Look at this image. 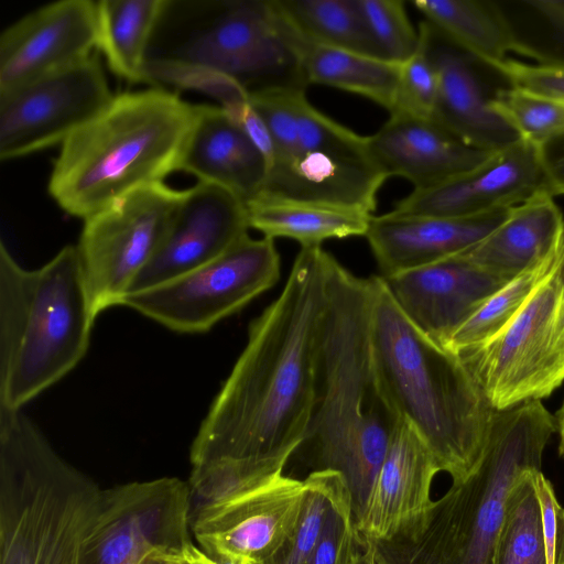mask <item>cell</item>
Segmentation results:
<instances>
[{
	"label": "cell",
	"instance_id": "6da1fadb",
	"mask_svg": "<svg viewBox=\"0 0 564 564\" xmlns=\"http://www.w3.org/2000/svg\"><path fill=\"white\" fill-rule=\"evenodd\" d=\"M330 257L322 246L301 247L279 297L250 323L192 443V469L296 453L314 404Z\"/></svg>",
	"mask_w": 564,
	"mask_h": 564
},
{
	"label": "cell",
	"instance_id": "7a4b0ae2",
	"mask_svg": "<svg viewBox=\"0 0 564 564\" xmlns=\"http://www.w3.org/2000/svg\"><path fill=\"white\" fill-rule=\"evenodd\" d=\"M328 295L314 404L299 448H310L314 470L343 476L357 521L401 416L375 366L369 278L354 275L332 256Z\"/></svg>",
	"mask_w": 564,
	"mask_h": 564
},
{
	"label": "cell",
	"instance_id": "3957f363",
	"mask_svg": "<svg viewBox=\"0 0 564 564\" xmlns=\"http://www.w3.org/2000/svg\"><path fill=\"white\" fill-rule=\"evenodd\" d=\"M144 72L151 87L195 90L219 106L307 86L272 0H165Z\"/></svg>",
	"mask_w": 564,
	"mask_h": 564
},
{
	"label": "cell",
	"instance_id": "277c9868",
	"mask_svg": "<svg viewBox=\"0 0 564 564\" xmlns=\"http://www.w3.org/2000/svg\"><path fill=\"white\" fill-rule=\"evenodd\" d=\"M369 282L370 339L383 391L426 443L440 470L462 481L482 457L496 410L460 355L421 333L381 275Z\"/></svg>",
	"mask_w": 564,
	"mask_h": 564
},
{
	"label": "cell",
	"instance_id": "5b68a950",
	"mask_svg": "<svg viewBox=\"0 0 564 564\" xmlns=\"http://www.w3.org/2000/svg\"><path fill=\"white\" fill-rule=\"evenodd\" d=\"M196 120V104L163 87L115 95L73 133L55 158L47 192L83 220L129 194L164 183L180 164Z\"/></svg>",
	"mask_w": 564,
	"mask_h": 564
},
{
	"label": "cell",
	"instance_id": "8992f818",
	"mask_svg": "<svg viewBox=\"0 0 564 564\" xmlns=\"http://www.w3.org/2000/svg\"><path fill=\"white\" fill-rule=\"evenodd\" d=\"M557 431L541 400L495 411L476 468L437 500L412 533L377 543L390 564H492L508 500L530 471L541 470Z\"/></svg>",
	"mask_w": 564,
	"mask_h": 564
},
{
	"label": "cell",
	"instance_id": "52a82bcc",
	"mask_svg": "<svg viewBox=\"0 0 564 564\" xmlns=\"http://www.w3.org/2000/svg\"><path fill=\"white\" fill-rule=\"evenodd\" d=\"M94 315L76 246L29 270L0 243V406L18 410L87 352Z\"/></svg>",
	"mask_w": 564,
	"mask_h": 564
},
{
	"label": "cell",
	"instance_id": "ba28073f",
	"mask_svg": "<svg viewBox=\"0 0 564 564\" xmlns=\"http://www.w3.org/2000/svg\"><path fill=\"white\" fill-rule=\"evenodd\" d=\"M101 492L21 409L0 406V564H79Z\"/></svg>",
	"mask_w": 564,
	"mask_h": 564
},
{
	"label": "cell",
	"instance_id": "9c48e42d",
	"mask_svg": "<svg viewBox=\"0 0 564 564\" xmlns=\"http://www.w3.org/2000/svg\"><path fill=\"white\" fill-rule=\"evenodd\" d=\"M496 410L550 397L564 381V230L553 267L495 337L458 352Z\"/></svg>",
	"mask_w": 564,
	"mask_h": 564
},
{
	"label": "cell",
	"instance_id": "30bf717a",
	"mask_svg": "<svg viewBox=\"0 0 564 564\" xmlns=\"http://www.w3.org/2000/svg\"><path fill=\"white\" fill-rule=\"evenodd\" d=\"M279 276L280 256L274 239L248 235L193 271L124 295L120 305L178 333H204L271 289Z\"/></svg>",
	"mask_w": 564,
	"mask_h": 564
},
{
	"label": "cell",
	"instance_id": "8fae6325",
	"mask_svg": "<svg viewBox=\"0 0 564 564\" xmlns=\"http://www.w3.org/2000/svg\"><path fill=\"white\" fill-rule=\"evenodd\" d=\"M185 189L140 188L83 220L77 250L94 315L120 305L159 249Z\"/></svg>",
	"mask_w": 564,
	"mask_h": 564
},
{
	"label": "cell",
	"instance_id": "7c38bea8",
	"mask_svg": "<svg viewBox=\"0 0 564 564\" xmlns=\"http://www.w3.org/2000/svg\"><path fill=\"white\" fill-rule=\"evenodd\" d=\"M191 488L176 477L102 489L80 549L79 564H139L153 550L188 554Z\"/></svg>",
	"mask_w": 564,
	"mask_h": 564
},
{
	"label": "cell",
	"instance_id": "4fadbf2b",
	"mask_svg": "<svg viewBox=\"0 0 564 564\" xmlns=\"http://www.w3.org/2000/svg\"><path fill=\"white\" fill-rule=\"evenodd\" d=\"M113 97L97 52L0 95V159L63 144Z\"/></svg>",
	"mask_w": 564,
	"mask_h": 564
},
{
	"label": "cell",
	"instance_id": "5bb4252c",
	"mask_svg": "<svg viewBox=\"0 0 564 564\" xmlns=\"http://www.w3.org/2000/svg\"><path fill=\"white\" fill-rule=\"evenodd\" d=\"M305 490L304 480L283 475L234 500H191L192 535L212 558L230 556L261 564L281 549L293 531Z\"/></svg>",
	"mask_w": 564,
	"mask_h": 564
},
{
	"label": "cell",
	"instance_id": "9a60e30c",
	"mask_svg": "<svg viewBox=\"0 0 564 564\" xmlns=\"http://www.w3.org/2000/svg\"><path fill=\"white\" fill-rule=\"evenodd\" d=\"M554 196L540 148L519 139L476 169L442 185L413 189L390 212L400 216H474Z\"/></svg>",
	"mask_w": 564,
	"mask_h": 564
},
{
	"label": "cell",
	"instance_id": "2e32d148",
	"mask_svg": "<svg viewBox=\"0 0 564 564\" xmlns=\"http://www.w3.org/2000/svg\"><path fill=\"white\" fill-rule=\"evenodd\" d=\"M249 229L246 204L238 196L197 182L185 189L159 249L127 294L163 284L213 261L247 237Z\"/></svg>",
	"mask_w": 564,
	"mask_h": 564
},
{
	"label": "cell",
	"instance_id": "e0dca14e",
	"mask_svg": "<svg viewBox=\"0 0 564 564\" xmlns=\"http://www.w3.org/2000/svg\"><path fill=\"white\" fill-rule=\"evenodd\" d=\"M96 51V1L59 0L40 7L1 33L0 95L74 65Z\"/></svg>",
	"mask_w": 564,
	"mask_h": 564
},
{
	"label": "cell",
	"instance_id": "ac0fdd59",
	"mask_svg": "<svg viewBox=\"0 0 564 564\" xmlns=\"http://www.w3.org/2000/svg\"><path fill=\"white\" fill-rule=\"evenodd\" d=\"M382 279L409 321L445 348L476 310L509 282L459 253Z\"/></svg>",
	"mask_w": 564,
	"mask_h": 564
},
{
	"label": "cell",
	"instance_id": "d6986e66",
	"mask_svg": "<svg viewBox=\"0 0 564 564\" xmlns=\"http://www.w3.org/2000/svg\"><path fill=\"white\" fill-rule=\"evenodd\" d=\"M440 471L426 443L401 419L362 513L355 521L358 533L379 544L412 533L433 506L431 487Z\"/></svg>",
	"mask_w": 564,
	"mask_h": 564
},
{
	"label": "cell",
	"instance_id": "ffe728a7",
	"mask_svg": "<svg viewBox=\"0 0 564 564\" xmlns=\"http://www.w3.org/2000/svg\"><path fill=\"white\" fill-rule=\"evenodd\" d=\"M419 35L438 80L433 119L482 151L496 152L518 141L516 131L491 108L476 59L426 20L421 21Z\"/></svg>",
	"mask_w": 564,
	"mask_h": 564
},
{
	"label": "cell",
	"instance_id": "44dd1931",
	"mask_svg": "<svg viewBox=\"0 0 564 564\" xmlns=\"http://www.w3.org/2000/svg\"><path fill=\"white\" fill-rule=\"evenodd\" d=\"M370 154L387 177L399 176L413 189L449 182L484 163L494 152L473 148L433 118L390 115L368 137Z\"/></svg>",
	"mask_w": 564,
	"mask_h": 564
},
{
	"label": "cell",
	"instance_id": "7402d4cb",
	"mask_svg": "<svg viewBox=\"0 0 564 564\" xmlns=\"http://www.w3.org/2000/svg\"><path fill=\"white\" fill-rule=\"evenodd\" d=\"M387 178L370 153L317 151L274 160L258 196L372 215L378 191Z\"/></svg>",
	"mask_w": 564,
	"mask_h": 564
},
{
	"label": "cell",
	"instance_id": "603a6c76",
	"mask_svg": "<svg viewBox=\"0 0 564 564\" xmlns=\"http://www.w3.org/2000/svg\"><path fill=\"white\" fill-rule=\"evenodd\" d=\"M509 209L462 217L389 212L371 217L365 237L382 276H391L467 250L502 223Z\"/></svg>",
	"mask_w": 564,
	"mask_h": 564
},
{
	"label": "cell",
	"instance_id": "cb8c5ba5",
	"mask_svg": "<svg viewBox=\"0 0 564 564\" xmlns=\"http://www.w3.org/2000/svg\"><path fill=\"white\" fill-rule=\"evenodd\" d=\"M180 172L220 186L246 204L261 193L268 163L219 105L196 104V120Z\"/></svg>",
	"mask_w": 564,
	"mask_h": 564
},
{
	"label": "cell",
	"instance_id": "d4e9b609",
	"mask_svg": "<svg viewBox=\"0 0 564 564\" xmlns=\"http://www.w3.org/2000/svg\"><path fill=\"white\" fill-rule=\"evenodd\" d=\"M563 230L562 210L553 195L543 193L510 208L487 237L459 254L510 281L551 256Z\"/></svg>",
	"mask_w": 564,
	"mask_h": 564
},
{
	"label": "cell",
	"instance_id": "484cf974",
	"mask_svg": "<svg viewBox=\"0 0 564 564\" xmlns=\"http://www.w3.org/2000/svg\"><path fill=\"white\" fill-rule=\"evenodd\" d=\"M249 100L270 130L274 144L271 163L317 151L370 152L368 137L357 134L314 108L305 89L271 90L249 96Z\"/></svg>",
	"mask_w": 564,
	"mask_h": 564
},
{
	"label": "cell",
	"instance_id": "4316f807",
	"mask_svg": "<svg viewBox=\"0 0 564 564\" xmlns=\"http://www.w3.org/2000/svg\"><path fill=\"white\" fill-rule=\"evenodd\" d=\"M272 2L280 28L297 56L306 85H325L358 94L392 112L401 65L306 41L284 21L274 0Z\"/></svg>",
	"mask_w": 564,
	"mask_h": 564
},
{
	"label": "cell",
	"instance_id": "83f0119b",
	"mask_svg": "<svg viewBox=\"0 0 564 564\" xmlns=\"http://www.w3.org/2000/svg\"><path fill=\"white\" fill-rule=\"evenodd\" d=\"M412 4L451 41L491 68L506 61L509 52L522 55L517 31L497 2L415 0Z\"/></svg>",
	"mask_w": 564,
	"mask_h": 564
},
{
	"label": "cell",
	"instance_id": "f1b7e54d",
	"mask_svg": "<svg viewBox=\"0 0 564 564\" xmlns=\"http://www.w3.org/2000/svg\"><path fill=\"white\" fill-rule=\"evenodd\" d=\"M248 221L269 238H290L302 247L328 239L365 236L373 215L358 210L258 196L246 203Z\"/></svg>",
	"mask_w": 564,
	"mask_h": 564
},
{
	"label": "cell",
	"instance_id": "f546056e",
	"mask_svg": "<svg viewBox=\"0 0 564 564\" xmlns=\"http://www.w3.org/2000/svg\"><path fill=\"white\" fill-rule=\"evenodd\" d=\"M165 0L96 1L97 51L130 84H147L148 47Z\"/></svg>",
	"mask_w": 564,
	"mask_h": 564
},
{
	"label": "cell",
	"instance_id": "4dcf8cb0",
	"mask_svg": "<svg viewBox=\"0 0 564 564\" xmlns=\"http://www.w3.org/2000/svg\"><path fill=\"white\" fill-rule=\"evenodd\" d=\"M274 4L306 41L377 58L357 0H274Z\"/></svg>",
	"mask_w": 564,
	"mask_h": 564
},
{
	"label": "cell",
	"instance_id": "1f68e13d",
	"mask_svg": "<svg viewBox=\"0 0 564 564\" xmlns=\"http://www.w3.org/2000/svg\"><path fill=\"white\" fill-rule=\"evenodd\" d=\"M538 471L527 474L510 494L492 564H547L542 510L534 482Z\"/></svg>",
	"mask_w": 564,
	"mask_h": 564
},
{
	"label": "cell",
	"instance_id": "d6a6232c",
	"mask_svg": "<svg viewBox=\"0 0 564 564\" xmlns=\"http://www.w3.org/2000/svg\"><path fill=\"white\" fill-rule=\"evenodd\" d=\"M558 246L545 260L525 270L490 295L455 332L446 348L458 354L485 344L501 332L549 273Z\"/></svg>",
	"mask_w": 564,
	"mask_h": 564
},
{
	"label": "cell",
	"instance_id": "836d02e7",
	"mask_svg": "<svg viewBox=\"0 0 564 564\" xmlns=\"http://www.w3.org/2000/svg\"><path fill=\"white\" fill-rule=\"evenodd\" d=\"M491 108L520 139L542 149L564 135V102L509 86L490 98Z\"/></svg>",
	"mask_w": 564,
	"mask_h": 564
},
{
	"label": "cell",
	"instance_id": "e575fe53",
	"mask_svg": "<svg viewBox=\"0 0 564 564\" xmlns=\"http://www.w3.org/2000/svg\"><path fill=\"white\" fill-rule=\"evenodd\" d=\"M377 58L401 65L420 47L403 1L357 0Z\"/></svg>",
	"mask_w": 564,
	"mask_h": 564
},
{
	"label": "cell",
	"instance_id": "d590c367",
	"mask_svg": "<svg viewBox=\"0 0 564 564\" xmlns=\"http://www.w3.org/2000/svg\"><path fill=\"white\" fill-rule=\"evenodd\" d=\"M332 474L333 470L321 469L307 475L303 506L293 531L281 549L261 564H305L325 524Z\"/></svg>",
	"mask_w": 564,
	"mask_h": 564
},
{
	"label": "cell",
	"instance_id": "8d00e7d4",
	"mask_svg": "<svg viewBox=\"0 0 564 564\" xmlns=\"http://www.w3.org/2000/svg\"><path fill=\"white\" fill-rule=\"evenodd\" d=\"M437 90L436 72L420 45L417 52L401 64L397 100L390 115L433 118Z\"/></svg>",
	"mask_w": 564,
	"mask_h": 564
},
{
	"label": "cell",
	"instance_id": "74e56055",
	"mask_svg": "<svg viewBox=\"0 0 564 564\" xmlns=\"http://www.w3.org/2000/svg\"><path fill=\"white\" fill-rule=\"evenodd\" d=\"M330 503L321 538L305 564H337L347 529L355 523L350 491L343 476L333 470Z\"/></svg>",
	"mask_w": 564,
	"mask_h": 564
},
{
	"label": "cell",
	"instance_id": "f35d334b",
	"mask_svg": "<svg viewBox=\"0 0 564 564\" xmlns=\"http://www.w3.org/2000/svg\"><path fill=\"white\" fill-rule=\"evenodd\" d=\"M510 86L564 102V65L525 64L507 58L494 68Z\"/></svg>",
	"mask_w": 564,
	"mask_h": 564
},
{
	"label": "cell",
	"instance_id": "ab89813d",
	"mask_svg": "<svg viewBox=\"0 0 564 564\" xmlns=\"http://www.w3.org/2000/svg\"><path fill=\"white\" fill-rule=\"evenodd\" d=\"M521 3L546 29L550 44L541 53L538 64L564 65V0H525Z\"/></svg>",
	"mask_w": 564,
	"mask_h": 564
},
{
	"label": "cell",
	"instance_id": "60d3db41",
	"mask_svg": "<svg viewBox=\"0 0 564 564\" xmlns=\"http://www.w3.org/2000/svg\"><path fill=\"white\" fill-rule=\"evenodd\" d=\"M220 107L259 149L269 166L274 155L273 140L267 123L252 106L249 97L230 101Z\"/></svg>",
	"mask_w": 564,
	"mask_h": 564
},
{
	"label": "cell",
	"instance_id": "b9f144b4",
	"mask_svg": "<svg viewBox=\"0 0 564 564\" xmlns=\"http://www.w3.org/2000/svg\"><path fill=\"white\" fill-rule=\"evenodd\" d=\"M541 151L554 196L564 195V135L551 141Z\"/></svg>",
	"mask_w": 564,
	"mask_h": 564
},
{
	"label": "cell",
	"instance_id": "7bdbcfd3",
	"mask_svg": "<svg viewBox=\"0 0 564 564\" xmlns=\"http://www.w3.org/2000/svg\"><path fill=\"white\" fill-rule=\"evenodd\" d=\"M552 564H564V507H560L557 517V539Z\"/></svg>",
	"mask_w": 564,
	"mask_h": 564
},
{
	"label": "cell",
	"instance_id": "ee69618b",
	"mask_svg": "<svg viewBox=\"0 0 564 564\" xmlns=\"http://www.w3.org/2000/svg\"><path fill=\"white\" fill-rule=\"evenodd\" d=\"M171 564H217V562L199 547L191 554L174 557Z\"/></svg>",
	"mask_w": 564,
	"mask_h": 564
},
{
	"label": "cell",
	"instance_id": "f6af8a7d",
	"mask_svg": "<svg viewBox=\"0 0 564 564\" xmlns=\"http://www.w3.org/2000/svg\"><path fill=\"white\" fill-rule=\"evenodd\" d=\"M188 554H191V553H188ZM183 555H186V554H183ZM177 556H182V555L172 554V553L164 552V551H161V550H153L150 553H148L141 560V562L139 564H171L173 558L177 557Z\"/></svg>",
	"mask_w": 564,
	"mask_h": 564
},
{
	"label": "cell",
	"instance_id": "bcb514c9",
	"mask_svg": "<svg viewBox=\"0 0 564 564\" xmlns=\"http://www.w3.org/2000/svg\"><path fill=\"white\" fill-rule=\"evenodd\" d=\"M557 432L560 434V445L558 453L562 457H564V399L561 408L555 414Z\"/></svg>",
	"mask_w": 564,
	"mask_h": 564
},
{
	"label": "cell",
	"instance_id": "7dc6e473",
	"mask_svg": "<svg viewBox=\"0 0 564 564\" xmlns=\"http://www.w3.org/2000/svg\"><path fill=\"white\" fill-rule=\"evenodd\" d=\"M217 562V564H246L248 561L230 557V556H220L217 558H213Z\"/></svg>",
	"mask_w": 564,
	"mask_h": 564
},
{
	"label": "cell",
	"instance_id": "c3c4849f",
	"mask_svg": "<svg viewBox=\"0 0 564 564\" xmlns=\"http://www.w3.org/2000/svg\"><path fill=\"white\" fill-rule=\"evenodd\" d=\"M382 561L381 564H390L384 556H382Z\"/></svg>",
	"mask_w": 564,
	"mask_h": 564
},
{
	"label": "cell",
	"instance_id": "681fc988",
	"mask_svg": "<svg viewBox=\"0 0 564 564\" xmlns=\"http://www.w3.org/2000/svg\"><path fill=\"white\" fill-rule=\"evenodd\" d=\"M246 564H254V563H251V562H247Z\"/></svg>",
	"mask_w": 564,
	"mask_h": 564
}]
</instances>
